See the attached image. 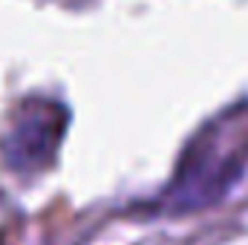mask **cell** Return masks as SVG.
<instances>
[{
	"instance_id": "6da1fadb",
	"label": "cell",
	"mask_w": 248,
	"mask_h": 245,
	"mask_svg": "<svg viewBox=\"0 0 248 245\" xmlns=\"http://www.w3.org/2000/svg\"><path fill=\"white\" fill-rule=\"evenodd\" d=\"M248 165V110H234L211 122L185 147L176 176L162 193L170 214L202 211L219 202L243 176Z\"/></svg>"
},
{
	"instance_id": "7a4b0ae2",
	"label": "cell",
	"mask_w": 248,
	"mask_h": 245,
	"mask_svg": "<svg viewBox=\"0 0 248 245\" xmlns=\"http://www.w3.org/2000/svg\"><path fill=\"white\" fill-rule=\"evenodd\" d=\"M69 113L58 101H26L6 133L3 159L17 173H38L58 156Z\"/></svg>"
}]
</instances>
